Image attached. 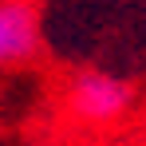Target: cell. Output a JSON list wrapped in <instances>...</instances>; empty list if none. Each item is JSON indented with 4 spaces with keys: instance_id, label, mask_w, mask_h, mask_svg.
Wrapping results in <instances>:
<instances>
[{
    "instance_id": "obj_1",
    "label": "cell",
    "mask_w": 146,
    "mask_h": 146,
    "mask_svg": "<svg viewBox=\"0 0 146 146\" xmlns=\"http://www.w3.org/2000/svg\"><path fill=\"white\" fill-rule=\"evenodd\" d=\"M71 103L83 119L107 122V119H119L130 107V87L115 75H79L71 87Z\"/></svg>"
},
{
    "instance_id": "obj_2",
    "label": "cell",
    "mask_w": 146,
    "mask_h": 146,
    "mask_svg": "<svg viewBox=\"0 0 146 146\" xmlns=\"http://www.w3.org/2000/svg\"><path fill=\"white\" fill-rule=\"evenodd\" d=\"M36 48V16L32 8L12 0L0 4V63H16Z\"/></svg>"
}]
</instances>
